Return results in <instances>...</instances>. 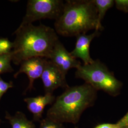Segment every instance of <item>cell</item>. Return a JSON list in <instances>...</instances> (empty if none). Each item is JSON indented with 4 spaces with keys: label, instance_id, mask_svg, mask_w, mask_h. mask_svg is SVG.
I'll return each instance as SVG.
<instances>
[{
    "label": "cell",
    "instance_id": "cell-1",
    "mask_svg": "<svg viewBox=\"0 0 128 128\" xmlns=\"http://www.w3.org/2000/svg\"><path fill=\"white\" fill-rule=\"evenodd\" d=\"M16 35L12 50V61L18 65L25 60L40 57L48 59L59 38L55 30L40 24L20 25Z\"/></svg>",
    "mask_w": 128,
    "mask_h": 128
},
{
    "label": "cell",
    "instance_id": "cell-2",
    "mask_svg": "<svg viewBox=\"0 0 128 128\" xmlns=\"http://www.w3.org/2000/svg\"><path fill=\"white\" fill-rule=\"evenodd\" d=\"M55 30L64 37L77 36L92 30L102 31L96 6L92 0H68L55 20Z\"/></svg>",
    "mask_w": 128,
    "mask_h": 128
},
{
    "label": "cell",
    "instance_id": "cell-3",
    "mask_svg": "<svg viewBox=\"0 0 128 128\" xmlns=\"http://www.w3.org/2000/svg\"><path fill=\"white\" fill-rule=\"evenodd\" d=\"M97 91L89 84L66 89L56 98L46 114V117L61 123L77 124L82 112L94 104Z\"/></svg>",
    "mask_w": 128,
    "mask_h": 128
},
{
    "label": "cell",
    "instance_id": "cell-4",
    "mask_svg": "<svg viewBox=\"0 0 128 128\" xmlns=\"http://www.w3.org/2000/svg\"><path fill=\"white\" fill-rule=\"evenodd\" d=\"M75 76L84 80L96 91L102 90L112 96L119 95L122 86V82L99 60L80 66L76 68Z\"/></svg>",
    "mask_w": 128,
    "mask_h": 128
},
{
    "label": "cell",
    "instance_id": "cell-5",
    "mask_svg": "<svg viewBox=\"0 0 128 128\" xmlns=\"http://www.w3.org/2000/svg\"><path fill=\"white\" fill-rule=\"evenodd\" d=\"M64 2L61 0H30L21 25L32 24L42 19H54L62 12Z\"/></svg>",
    "mask_w": 128,
    "mask_h": 128
},
{
    "label": "cell",
    "instance_id": "cell-6",
    "mask_svg": "<svg viewBox=\"0 0 128 128\" xmlns=\"http://www.w3.org/2000/svg\"><path fill=\"white\" fill-rule=\"evenodd\" d=\"M48 60L65 76L70 69H76L81 65L80 61L74 58L60 40L56 44Z\"/></svg>",
    "mask_w": 128,
    "mask_h": 128
},
{
    "label": "cell",
    "instance_id": "cell-7",
    "mask_svg": "<svg viewBox=\"0 0 128 128\" xmlns=\"http://www.w3.org/2000/svg\"><path fill=\"white\" fill-rule=\"evenodd\" d=\"M40 78L45 93L53 94L59 87L67 88L69 87L66 76L62 73L50 60H48Z\"/></svg>",
    "mask_w": 128,
    "mask_h": 128
},
{
    "label": "cell",
    "instance_id": "cell-8",
    "mask_svg": "<svg viewBox=\"0 0 128 128\" xmlns=\"http://www.w3.org/2000/svg\"><path fill=\"white\" fill-rule=\"evenodd\" d=\"M47 60L45 58L35 57L25 60L20 63V68L14 74V77L16 78L22 73H25L27 76L29 84L24 92L33 89L35 80L41 78Z\"/></svg>",
    "mask_w": 128,
    "mask_h": 128
},
{
    "label": "cell",
    "instance_id": "cell-9",
    "mask_svg": "<svg viewBox=\"0 0 128 128\" xmlns=\"http://www.w3.org/2000/svg\"><path fill=\"white\" fill-rule=\"evenodd\" d=\"M100 35V32L95 30L89 35L82 34L76 36V41L73 50L70 52L75 58H80L84 62V64L92 63L94 60L91 57L90 46L92 41Z\"/></svg>",
    "mask_w": 128,
    "mask_h": 128
},
{
    "label": "cell",
    "instance_id": "cell-10",
    "mask_svg": "<svg viewBox=\"0 0 128 128\" xmlns=\"http://www.w3.org/2000/svg\"><path fill=\"white\" fill-rule=\"evenodd\" d=\"M55 99L53 94L45 93L44 96L26 98L24 101L27 104L28 109L33 115L34 120L38 122L41 119L46 106L52 104Z\"/></svg>",
    "mask_w": 128,
    "mask_h": 128
},
{
    "label": "cell",
    "instance_id": "cell-11",
    "mask_svg": "<svg viewBox=\"0 0 128 128\" xmlns=\"http://www.w3.org/2000/svg\"><path fill=\"white\" fill-rule=\"evenodd\" d=\"M5 118L9 120L12 128H36L32 121L28 120L22 112H17L14 116L6 112Z\"/></svg>",
    "mask_w": 128,
    "mask_h": 128
},
{
    "label": "cell",
    "instance_id": "cell-12",
    "mask_svg": "<svg viewBox=\"0 0 128 128\" xmlns=\"http://www.w3.org/2000/svg\"><path fill=\"white\" fill-rule=\"evenodd\" d=\"M96 6L98 15V21L100 25L102 26V21L107 12L114 5V0H92Z\"/></svg>",
    "mask_w": 128,
    "mask_h": 128
},
{
    "label": "cell",
    "instance_id": "cell-13",
    "mask_svg": "<svg viewBox=\"0 0 128 128\" xmlns=\"http://www.w3.org/2000/svg\"><path fill=\"white\" fill-rule=\"evenodd\" d=\"M12 60V51L7 54L0 55V74L14 71L10 64Z\"/></svg>",
    "mask_w": 128,
    "mask_h": 128
},
{
    "label": "cell",
    "instance_id": "cell-14",
    "mask_svg": "<svg viewBox=\"0 0 128 128\" xmlns=\"http://www.w3.org/2000/svg\"><path fill=\"white\" fill-rule=\"evenodd\" d=\"M39 128H66L62 123L46 117L40 121Z\"/></svg>",
    "mask_w": 128,
    "mask_h": 128
},
{
    "label": "cell",
    "instance_id": "cell-15",
    "mask_svg": "<svg viewBox=\"0 0 128 128\" xmlns=\"http://www.w3.org/2000/svg\"><path fill=\"white\" fill-rule=\"evenodd\" d=\"M14 48V43L7 38H0V55L11 52Z\"/></svg>",
    "mask_w": 128,
    "mask_h": 128
},
{
    "label": "cell",
    "instance_id": "cell-16",
    "mask_svg": "<svg viewBox=\"0 0 128 128\" xmlns=\"http://www.w3.org/2000/svg\"><path fill=\"white\" fill-rule=\"evenodd\" d=\"M13 87V82L12 81L10 82H5L0 76V100L2 97L8 91V90Z\"/></svg>",
    "mask_w": 128,
    "mask_h": 128
},
{
    "label": "cell",
    "instance_id": "cell-17",
    "mask_svg": "<svg viewBox=\"0 0 128 128\" xmlns=\"http://www.w3.org/2000/svg\"><path fill=\"white\" fill-rule=\"evenodd\" d=\"M116 8L125 13H128V0H115Z\"/></svg>",
    "mask_w": 128,
    "mask_h": 128
},
{
    "label": "cell",
    "instance_id": "cell-18",
    "mask_svg": "<svg viewBox=\"0 0 128 128\" xmlns=\"http://www.w3.org/2000/svg\"><path fill=\"white\" fill-rule=\"evenodd\" d=\"M117 124L120 128H128V112Z\"/></svg>",
    "mask_w": 128,
    "mask_h": 128
},
{
    "label": "cell",
    "instance_id": "cell-19",
    "mask_svg": "<svg viewBox=\"0 0 128 128\" xmlns=\"http://www.w3.org/2000/svg\"><path fill=\"white\" fill-rule=\"evenodd\" d=\"M94 128H120L117 124H103L98 125Z\"/></svg>",
    "mask_w": 128,
    "mask_h": 128
},
{
    "label": "cell",
    "instance_id": "cell-20",
    "mask_svg": "<svg viewBox=\"0 0 128 128\" xmlns=\"http://www.w3.org/2000/svg\"><path fill=\"white\" fill-rule=\"evenodd\" d=\"M0 122H1V120H0Z\"/></svg>",
    "mask_w": 128,
    "mask_h": 128
}]
</instances>
